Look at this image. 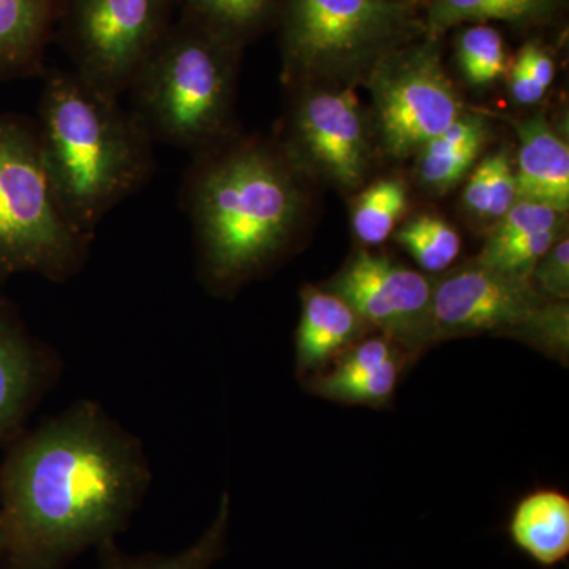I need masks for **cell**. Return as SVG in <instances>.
<instances>
[{
  "label": "cell",
  "mask_w": 569,
  "mask_h": 569,
  "mask_svg": "<svg viewBox=\"0 0 569 569\" xmlns=\"http://www.w3.org/2000/svg\"><path fill=\"white\" fill-rule=\"evenodd\" d=\"M563 212L533 201L518 200L500 220L481 250L500 249L539 231L563 228Z\"/></svg>",
  "instance_id": "26"
},
{
  "label": "cell",
  "mask_w": 569,
  "mask_h": 569,
  "mask_svg": "<svg viewBox=\"0 0 569 569\" xmlns=\"http://www.w3.org/2000/svg\"><path fill=\"white\" fill-rule=\"evenodd\" d=\"M381 148L392 159L413 156L463 114L441 62L438 40L408 41L367 73Z\"/></svg>",
  "instance_id": "7"
},
{
  "label": "cell",
  "mask_w": 569,
  "mask_h": 569,
  "mask_svg": "<svg viewBox=\"0 0 569 569\" xmlns=\"http://www.w3.org/2000/svg\"><path fill=\"white\" fill-rule=\"evenodd\" d=\"M173 0H69L67 29L77 73L121 97L170 28Z\"/></svg>",
  "instance_id": "8"
},
{
  "label": "cell",
  "mask_w": 569,
  "mask_h": 569,
  "mask_svg": "<svg viewBox=\"0 0 569 569\" xmlns=\"http://www.w3.org/2000/svg\"><path fill=\"white\" fill-rule=\"evenodd\" d=\"M58 0H0V80L43 73Z\"/></svg>",
  "instance_id": "14"
},
{
  "label": "cell",
  "mask_w": 569,
  "mask_h": 569,
  "mask_svg": "<svg viewBox=\"0 0 569 569\" xmlns=\"http://www.w3.org/2000/svg\"><path fill=\"white\" fill-rule=\"evenodd\" d=\"M230 515V497L223 496L211 526L189 548L171 556H126L116 548L114 541H108L100 546L99 569H209L222 559L227 549Z\"/></svg>",
  "instance_id": "19"
},
{
  "label": "cell",
  "mask_w": 569,
  "mask_h": 569,
  "mask_svg": "<svg viewBox=\"0 0 569 569\" xmlns=\"http://www.w3.org/2000/svg\"><path fill=\"white\" fill-rule=\"evenodd\" d=\"M489 134V122L482 116L463 112L415 153L419 186L432 194L451 192L473 170Z\"/></svg>",
  "instance_id": "15"
},
{
  "label": "cell",
  "mask_w": 569,
  "mask_h": 569,
  "mask_svg": "<svg viewBox=\"0 0 569 569\" xmlns=\"http://www.w3.org/2000/svg\"><path fill=\"white\" fill-rule=\"evenodd\" d=\"M149 485L141 445L78 402L14 445L0 468V569H62L114 541Z\"/></svg>",
  "instance_id": "1"
},
{
  "label": "cell",
  "mask_w": 569,
  "mask_h": 569,
  "mask_svg": "<svg viewBox=\"0 0 569 569\" xmlns=\"http://www.w3.org/2000/svg\"><path fill=\"white\" fill-rule=\"evenodd\" d=\"M40 356L24 329L0 306V441L21 425L39 391Z\"/></svg>",
  "instance_id": "16"
},
{
  "label": "cell",
  "mask_w": 569,
  "mask_h": 569,
  "mask_svg": "<svg viewBox=\"0 0 569 569\" xmlns=\"http://www.w3.org/2000/svg\"><path fill=\"white\" fill-rule=\"evenodd\" d=\"M3 550H6V530H3L2 512H0V563H2Z\"/></svg>",
  "instance_id": "31"
},
{
  "label": "cell",
  "mask_w": 569,
  "mask_h": 569,
  "mask_svg": "<svg viewBox=\"0 0 569 569\" xmlns=\"http://www.w3.org/2000/svg\"><path fill=\"white\" fill-rule=\"evenodd\" d=\"M546 301L529 279L505 274L475 258L433 284V339L437 343L482 332L508 336Z\"/></svg>",
  "instance_id": "11"
},
{
  "label": "cell",
  "mask_w": 569,
  "mask_h": 569,
  "mask_svg": "<svg viewBox=\"0 0 569 569\" xmlns=\"http://www.w3.org/2000/svg\"><path fill=\"white\" fill-rule=\"evenodd\" d=\"M508 336L537 347L560 361L568 358L569 307L568 301L548 299L537 312Z\"/></svg>",
  "instance_id": "25"
},
{
  "label": "cell",
  "mask_w": 569,
  "mask_h": 569,
  "mask_svg": "<svg viewBox=\"0 0 569 569\" xmlns=\"http://www.w3.org/2000/svg\"><path fill=\"white\" fill-rule=\"evenodd\" d=\"M283 78L296 88L348 86L425 33L397 0H280Z\"/></svg>",
  "instance_id": "5"
},
{
  "label": "cell",
  "mask_w": 569,
  "mask_h": 569,
  "mask_svg": "<svg viewBox=\"0 0 569 569\" xmlns=\"http://www.w3.org/2000/svg\"><path fill=\"white\" fill-rule=\"evenodd\" d=\"M402 366L403 358H399L353 377L332 378L321 373L312 378L310 389L313 395L348 406H385L395 395Z\"/></svg>",
  "instance_id": "23"
},
{
  "label": "cell",
  "mask_w": 569,
  "mask_h": 569,
  "mask_svg": "<svg viewBox=\"0 0 569 569\" xmlns=\"http://www.w3.org/2000/svg\"><path fill=\"white\" fill-rule=\"evenodd\" d=\"M397 2L410 3V6H417L419 0H397Z\"/></svg>",
  "instance_id": "32"
},
{
  "label": "cell",
  "mask_w": 569,
  "mask_h": 569,
  "mask_svg": "<svg viewBox=\"0 0 569 569\" xmlns=\"http://www.w3.org/2000/svg\"><path fill=\"white\" fill-rule=\"evenodd\" d=\"M89 244L59 206L36 122L0 112V279L24 272L70 279Z\"/></svg>",
  "instance_id": "6"
},
{
  "label": "cell",
  "mask_w": 569,
  "mask_h": 569,
  "mask_svg": "<svg viewBox=\"0 0 569 569\" xmlns=\"http://www.w3.org/2000/svg\"><path fill=\"white\" fill-rule=\"evenodd\" d=\"M186 17L244 44L279 9L280 0H173Z\"/></svg>",
  "instance_id": "20"
},
{
  "label": "cell",
  "mask_w": 569,
  "mask_h": 569,
  "mask_svg": "<svg viewBox=\"0 0 569 569\" xmlns=\"http://www.w3.org/2000/svg\"><path fill=\"white\" fill-rule=\"evenodd\" d=\"M456 59L463 78L471 86H488L508 71L507 48L497 29L475 24L459 32Z\"/></svg>",
  "instance_id": "24"
},
{
  "label": "cell",
  "mask_w": 569,
  "mask_h": 569,
  "mask_svg": "<svg viewBox=\"0 0 569 569\" xmlns=\"http://www.w3.org/2000/svg\"><path fill=\"white\" fill-rule=\"evenodd\" d=\"M433 280L387 254L358 252L328 284L370 328L395 340L407 355L436 343Z\"/></svg>",
  "instance_id": "10"
},
{
  "label": "cell",
  "mask_w": 569,
  "mask_h": 569,
  "mask_svg": "<svg viewBox=\"0 0 569 569\" xmlns=\"http://www.w3.org/2000/svg\"><path fill=\"white\" fill-rule=\"evenodd\" d=\"M519 52L526 59L531 77L537 81L538 88L545 93L548 92L553 77H556V63H553L552 56L538 41L523 44Z\"/></svg>",
  "instance_id": "30"
},
{
  "label": "cell",
  "mask_w": 569,
  "mask_h": 569,
  "mask_svg": "<svg viewBox=\"0 0 569 569\" xmlns=\"http://www.w3.org/2000/svg\"><path fill=\"white\" fill-rule=\"evenodd\" d=\"M301 176L279 146L254 138L194 156L186 203L212 290H236L293 244L307 209Z\"/></svg>",
  "instance_id": "2"
},
{
  "label": "cell",
  "mask_w": 569,
  "mask_h": 569,
  "mask_svg": "<svg viewBox=\"0 0 569 569\" xmlns=\"http://www.w3.org/2000/svg\"><path fill=\"white\" fill-rule=\"evenodd\" d=\"M509 535L539 565L560 563L569 553V498L557 490L522 498L512 512Z\"/></svg>",
  "instance_id": "17"
},
{
  "label": "cell",
  "mask_w": 569,
  "mask_h": 569,
  "mask_svg": "<svg viewBox=\"0 0 569 569\" xmlns=\"http://www.w3.org/2000/svg\"><path fill=\"white\" fill-rule=\"evenodd\" d=\"M395 239L429 272L448 269L462 247L458 231L437 216L413 217L396 231Z\"/></svg>",
  "instance_id": "22"
},
{
  "label": "cell",
  "mask_w": 569,
  "mask_h": 569,
  "mask_svg": "<svg viewBox=\"0 0 569 569\" xmlns=\"http://www.w3.org/2000/svg\"><path fill=\"white\" fill-rule=\"evenodd\" d=\"M565 0H427L425 37L438 40L463 22L505 21L537 26L559 13Z\"/></svg>",
  "instance_id": "18"
},
{
  "label": "cell",
  "mask_w": 569,
  "mask_h": 569,
  "mask_svg": "<svg viewBox=\"0 0 569 569\" xmlns=\"http://www.w3.org/2000/svg\"><path fill=\"white\" fill-rule=\"evenodd\" d=\"M241 48L189 17L167 29L129 89L153 141L200 156L236 137Z\"/></svg>",
  "instance_id": "4"
},
{
  "label": "cell",
  "mask_w": 569,
  "mask_h": 569,
  "mask_svg": "<svg viewBox=\"0 0 569 569\" xmlns=\"http://www.w3.org/2000/svg\"><path fill=\"white\" fill-rule=\"evenodd\" d=\"M277 146L299 173L346 192L362 186L372 159L369 122L350 86L301 88Z\"/></svg>",
  "instance_id": "9"
},
{
  "label": "cell",
  "mask_w": 569,
  "mask_h": 569,
  "mask_svg": "<svg viewBox=\"0 0 569 569\" xmlns=\"http://www.w3.org/2000/svg\"><path fill=\"white\" fill-rule=\"evenodd\" d=\"M36 127L63 216L92 242L111 209L152 178L151 133L119 97L63 70L44 71Z\"/></svg>",
  "instance_id": "3"
},
{
  "label": "cell",
  "mask_w": 569,
  "mask_h": 569,
  "mask_svg": "<svg viewBox=\"0 0 569 569\" xmlns=\"http://www.w3.org/2000/svg\"><path fill=\"white\" fill-rule=\"evenodd\" d=\"M519 152L516 168L518 200L533 201L567 213L569 208V148L542 114L515 123Z\"/></svg>",
  "instance_id": "13"
},
{
  "label": "cell",
  "mask_w": 569,
  "mask_h": 569,
  "mask_svg": "<svg viewBox=\"0 0 569 569\" xmlns=\"http://www.w3.org/2000/svg\"><path fill=\"white\" fill-rule=\"evenodd\" d=\"M507 74L509 93L516 103L529 107V104L538 103L545 97V92L538 88L537 81L531 77L529 66L520 52Z\"/></svg>",
  "instance_id": "29"
},
{
  "label": "cell",
  "mask_w": 569,
  "mask_h": 569,
  "mask_svg": "<svg viewBox=\"0 0 569 569\" xmlns=\"http://www.w3.org/2000/svg\"><path fill=\"white\" fill-rule=\"evenodd\" d=\"M535 291L552 301H568L569 296V241L561 234L548 252L539 258L529 276Z\"/></svg>",
  "instance_id": "27"
},
{
  "label": "cell",
  "mask_w": 569,
  "mask_h": 569,
  "mask_svg": "<svg viewBox=\"0 0 569 569\" xmlns=\"http://www.w3.org/2000/svg\"><path fill=\"white\" fill-rule=\"evenodd\" d=\"M407 186L400 179H381L359 194L353 211L356 238L366 246L387 241L407 211Z\"/></svg>",
  "instance_id": "21"
},
{
  "label": "cell",
  "mask_w": 569,
  "mask_h": 569,
  "mask_svg": "<svg viewBox=\"0 0 569 569\" xmlns=\"http://www.w3.org/2000/svg\"><path fill=\"white\" fill-rule=\"evenodd\" d=\"M296 331V370L299 376L318 372L369 335L370 326L339 296L306 287Z\"/></svg>",
  "instance_id": "12"
},
{
  "label": "cell",
  "mask_w": 569,
  "mask_h": 569,
  "mask_svg": "<svg viewBox=\"0 0 569 569\" xmlns=\"http://www.w3.org/2000/svg\"><path fill=\"white\" fill-rule=\"evenodd\" d=\"M489 163V209L488 222H498L518 201L515 167L507 152L488 157Z\"/></svg>",
  "instance_id": "28"
}]
</instances>
